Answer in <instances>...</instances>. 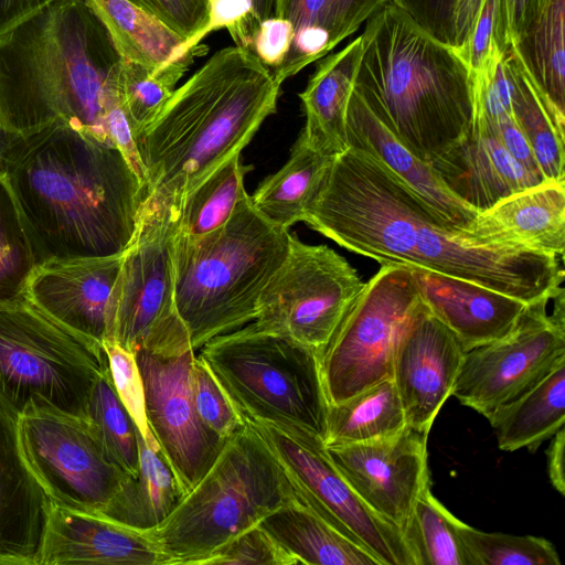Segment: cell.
<instances>
[{
    "instance_id": "20",
    "label": "cell",
    "mask_w": 565,
    "mask_h": 565,
    "mask_svg": "<svg viewBox=\"0 0 565 565\" xmlns=\"http://www.w3.org/2000/svg\"><path fill=\"white\" fill-rule=\"evenodd\" d=\"M169 565L151 531L50 500L38 565Z\"/></svg>"
},
{
    "instance_id": "23",
    "label": "cell",
    "mask_w": 565,
    "mask_h": 565,
    "mask_svg": "<svg viewBox=\"0 0 565 565\" xmlns=\"http://www.w3.org/2000/svg\"><path fill=\"white\" fill-rule=\"evenodd\" d=\"M429 164L455 196L479 213L544 182L519 163L488 128L471 127Z\"/></svg>"
},
{
    "instance_id": "11",
    "label": "cell",
    "mask_w": 565,
    "mask_h": 565,
    "mask_svg": "<svg viewBox=\"0 0 565 565\" xmlns=\"http://www.w3.org/2000/svg\"><path fill=\"white\" fill-rule=\"evenodd\" d=\"M425 307L408 266L381 265L318 351L329 405L392 379L397 340Z\"/></svg>"
},
{
    "instance_id": "32",
    "label": "cell",
    "mask_w": 565,
    "mask_h": 565,
    "mask_svg": "<svg viewBox=\"0 0 565 565\" xmlns=\"http://www.w3.org/2000/svg\"><path fill=\"white\" fill-rule=\"evenodd\" d=\"M138 472L129 477L103 516L150 531L161 524L184 495L161 450L150 448L138 431Z\"/></svg>"
},
{
    "instance_id": "37",
    "label": "cell",
    "mask_w": 565,
    "mask_h": 565,
    "mask_svg": "<svg viewBox=\"0 0 565 565\" xmlns=\"http://www.w3.org/2000/svg\"><path fill=\"white\" fill-rule=\"evenodd\" d=\"M200 45L158 71L120 60L117 67V88L135 139L159 115L172 96L180 78L185 74Z\"/></svg>"
},
{
    "instance_id": "16",
    "label": "cell",
    "mask_w": 565,
    "mask_h": 565,
    "mask_svg": "<svg viewBox=\"0 0 565 565\" xmlns=\"http://www.w3.org/2000/svg\"><path fill=\"white\" fill-rule=\"evenodd\" d=\"M148 424L183 493L192 489L216 459L226 439L200 420L192 401L195 351L160 355L138 350Z\"/></svg>"
},
{
    "instance_id": "28",
    "label": "cell",
    "mask_w": 565,
    "mask_h": 565,
    "mask_svg": "<svg viewBox=\"0 0 565 565\" xmlns=\"http://www.w3.org/2000/svg\"><path fill=\"white\" fill-rule=\"evenodd\" d=\"M487 419L501 450L534 452L565 424V358Z\"/></svg>"
},
{
    "instance_id": "31",
    "label": "cell",
    "mask_w": 565,
    "mask_h": 565,
    "mask_svg": "<svg viewBox=\"0 0 565 565\" xmlns=\"http://www.w3.org/2000/svg\"><path fill=\"white\" fill-rule=\"evenodd\" d=\"M334 159L310 148L300 134L287 162L249 195L254 207L273 224L289 230L303 220Z\"/></svg>"
},
{
    "instance_id": "17",
    "label": "cell",
    "mask_w": 565,
    "mask_h": 565,
    "mask_svg": "<svg viewBox=\"0 0 565 565\" xmlns=\"http://www.w3.org/2000/svg\"><path fill=\"white\" fill-rule=\"evenodd\" d=\"M427 437L407 426L374 441L324 446L364 503L402 532L418 495L430 484Z\"/></svg>"
},
{
    "instance_id": "42",
    "label": "cell",
    "mask_w": 565,
    "mask_h": 565,
    "mask_svg": "<svg viewBox=\"0 0 565 565\" xmlns=\"http://www.w3.org/2000/svg\"><path fill=\"white\" fill-rule=\"evenodd\" d=\"M191 393L200 420L221 438L227 439L244 426L243 418L199 355L192 365Z\"/></svg>"
},
{
    "instance_id": "22",
    "label": "cell",
    "mask_w": 565,
    "mask_h": 565,
    "mask_svg": "<svg viewBox=\"0 0 565 565\" xmlns=\"http://www.w3.org/2000/svg\"><path fill=\"white\" fill-rule=\"evenodd\" d=\"M347 137L350 147L363 149L384 163L437 218L472 233L479 212L455 196L431 166L416 157L354 89L347 110Z\"/></svg>"
},
{
    "instance_id": "25",
    "label": "cell",
    "mask_w": 565,
    "mask_h": 565,
    "mask_svg": "<svg viewBox=\"0 0 565 565\" xmlns=\"http://www.w3.org/2000/svg\"><path fill=\"white\" fill-rule=\"evenodd\" d=\"M472 234L563 259L565 181H544L502 199L478 214Z\"/></svg>"
},
{
    "instance_id": "52",
    "label": "cell",
    "mask_w": 565,
    "mask_h": 565,
    "mask_svg": "<svg viewBox=\"0 0 565 565\" xmlns=\"http://www.w3.org/2000/svg\"><path fill=\"white\" fill-rule=\"evenodd\" d=\"M61 0H0V35Z\"/></svg>"
},
{
    "instance_id": "51",
    "label": "cell",
    "mask_w": 565,
    "mask_h": 565,
    "mask_svg": "<svg viewBox=\"0 0 565 565\" xmlns=\"http://www.w3.org/2000/svg\"><path fill=\"white\" fill-rule=\"evenodd\" d=\"M489 128L519 163L533 175L544 180L532 148L514 119L513 114L503 115Z\"/></svg>"
},
{
    "instance_id": "38",
    "label": "cell",
    "mask_w": 565,
    "mask_h": 565,
    "mask_svg": "<svg viewBox=\"0 0 565 565\" xmlns=\"http://www.w3.org/2000/svg\"><path fill=\"white\" fill-rule=\"evenodd\" d=\"M87 419L108 458L135 477L139 462L138 429L116 393L109 363L93 386Z\"/></svg>"
},
{
    "instance_id": "24",
    "label": "cell",
    "mask_w": 565,
    "mask_h": 565,
    "mask_svg": "<svg viewBox=\"0 0 565 565\" xmlns=\"http://www.w3.org/2000/svg\"><path fill=\"white\" fill-rule=\"evenodd\" d=\"M408 267L428 311L454 332L466 351L505 337L527 305L468 280Z\"/></svg>"
},
{
    "instance_id": "27",
    "label": "cell",
    "mask_w": 565,
    "mask_h": 565,
    "mask_svg": "<svg viewBox=\"0 0 565 565\" xmlns=\"http://www.w3.org/2000/svg\"><path fill=\"white\" fill-rule=\"evenodd\" d=\"M260 526L297 562L311 565H381L297 498L280 505Z\"/></svg>"
},
{
    "instance_id": "3",
    "label": "cell",
    "mask_w": 565,
    "mask_h": 565,
    "mask_svg": "<svg viewBox=\"0 0 565 565\" xmlns=\"http://www.w3.org/2000/svg\"><path fill=\"white\" fill-rule=\"evenodd\" d=\"M120 60L85 0L31 15L0 35V129L26 136L60 122L113 145L106 116Z\"/></svg>"
},
{
    "instance_id": "13",
    "label": "cell",
    "mask_w": 565,
    "mask_h": 565,
    "mask_svg": "<svg viewBox=\"0 0 565 565\" xmlns=\"http://www.w3.org/2000/svg\"><path fill=\"white\" fill-rule=\"evenodd\" d=\"M364 287L356 269L334 249L291 235L285 260L260 292L254 321L319 351Z\"/></svg>"
},
{
    "instance_id": "12",
    "label": "cell",
    "mask_w": 565,
    "mask_h": 565,
    "mask_svg": "<svg viewBox=\"0 0 565 565\" xmlns=\"http://www.w3.org/2000/svg\"><path fill=\"white\" fill-rule=\"evenodd\" d=\"M274 456L296 498L372 553L381 565H414L403 533L370 509L307 431L244 419Z\"/></svg>"
},
{
    "instance_id": "55",
    "label": "cell",
    "mask_w": 565,
    "mask_h": 565,
    "mask_svg": "<svg viewBox=\"0 0 565 565\" xmlns=\"http://www.w3.org/2000/svg\"><path fill=\"white\" fill-rule=\"evenodd\" d=\"M278 0H253V14L257 23L274 18Z\"/></svg>"
},
{
    "instance_id": "46",
    "label": "cell",
    "mask_w": 565,
    "mask_h": 565,
    "mask_svg": "<svg viewBox=\"0 0 565 565\" xmlns=\"http://www.w3.org/2000/svg\"><path fill=\"white\" fill-rule=\"evenodd\" d=\"M498 0H484L466 43L455 49L470 74L480 73L491 61L503 54L494 39Z\"/></svg>"
},
{
    "instance_id": "14",
    "label": "cell",
    "mask_w": 565,
    "mask_h": 565,
    "mask_svg": "<svg viewBox=\"0 0 565 565\" xmlns=\"http://www.w3.org/2000/svg\"><path fill=\"white\" fill-rule=\"evenodd\" d=\"M561 286L527 303L503 338L465 352L452 396L488 418L565 358V300Z\"/></svg>"
},
{
    "instance_id": "21",
    "label": "cell",
    "mask_w": 565,
    "mask_h": 565,
    "mask_svg": "<svg viewBox=\"0 0 565 565\" xmlns=\"http://www.w3.org/2000/svg\"><path fill=\"white\" fill-rule=\"evenodd\" d=\"M18 419L0 394V565H38L50 499L22 455Z\"/></svg>"
},
{
    "instance_id": "2",
    "label": "cell",
    "mask_w": 565,
    "mask_h": 565,
    "mask_svg": "<svg viewBox=\"0 0 565 565\" xmlns=\"http://www.w3.org/2000/svg\"><path fill=\"white\" fill-rule=\"evenodd\" d=\"M4 175L38 263L119 255L145 188L115 146L64 124L11 136Z\"/></svg>"
},
{
    "instance_id": "30",
    "label": "cell",
    "mask_w": 565,
    "mask_h": 565,
    "mask_svg": "<svg viewBox=\"0 0 565 565\" xmlns=\"http://www.w3.org/2000/svg\"><path fill=\"white\" fill-rule=\"evenodd\" d=\"M85 1L104 24L121 60L153 72L182 57L185 40L131 1Z\"/></svg>"
},
{
    "instance_id": "26",
    "label": "cell",
    "mask_w": 565,
    "mask_h": 565,
    "mask_svg": "<svg viewBox=\"0 0 565 565\" xmlns=\"http://www.w3.org/2000/svg\"><path fill=\"white\" fill-rule=\"evenodd\" d=\"M362 55L361 35L318 63L307 86L299 94L306 115L300 132L317 152L338 157L350 146L347 110Z\"/></svg>"
},
{
    "instance_id": "56",
    "label": "cell",
    "mask_w": 565,
    "mask_h": 565,
    "mask_svg": "<svg viewBox=\"0 0 565 565\" xmlns=\"http://www.w3.org/2000/svg\"><path fill=\"white\" fill-rule=\"evenodd\" d=\"M210 1H211V0H209V2H210Z\"/></svg>"
},
{
    "instance_id": "40",
    "label": "cell",
    "mask_w": 565,
    "mask_h": 565,
    "mask_svg": "<svg viewBox=\"0 0 565 565\" xmlns=\"http://www.w3.org/2000/svg\"><path fill=\"white\" fill-rule=\"evenodd\" d=\"M36 264L7 180L0 174V306L25 295L29 276Z\"/></svg>"
},
{
    "instance_id": "19",
    "label": "cell",
    "mask_w": 565,
    "mask_h": 565,
    "mask_svg": "<svg viewBox=\"0 0 565 565\" xmlns=\"http://www.w3.org/2000/svg\"><path fill=\"white\" fill-rule=\"evenodd\" d=\"M122 254L38 263L25 295L54 321L93 343L109 339V301Z\"/></svg>"
},
{
    "instance_id": "1",
    "label": "cell",
    "mask_w": 565,
    "mask_h": 565,
    "mask_svg": "<svg viewBox=\"0 0 565 565\" xmlns=\"http://www.w3.org/2000/svg\"><path fill=\"white\" fill-rule=\"evenodd\" d=\"M302 222L381 265L433 270L525 303L564 281L561 258L483 241L449 226L384 163L356 147L335 157Z\"/></svg>"
},
{
    "instance_id": "6",
    "label": "cell",
    "mask_w": 565,
    "mask_h": 565,
    "mask_svg": "<svg viewBox=\"0 0 565 565\" xmlns=\"http://www.w3.org/2000/svg\"><path fill=\"white\" fill-rule=\"evenodd\" d=\"M291 234L247 194L221 227L172 239L174 305L194 351L257 317L260 292L285 260Z\"/></svg>"
},
{
    "instance_id": "5",
    "label": "cell",
    "mask_w": 565,
    "mask_h": 565,
    "mask_svg": "<svg viewBox=\"0 0 565 565\" xmlns=\"http://www.w3.org/2000/svg\"><path fill=\"white\" fill-rule=\"evenodd\" d=\"M361 39L353 89L416 157L429 163L469 132L471 77L454 46L393 1L366 21Z\"/></svg>"
},
{
    "instance_id": "15",
    "label": "cell",
    "mask_w": 565,
    "mask_h": 565,
    "mask_svg": "<svg viewBox=\"0 0 565 565\" xmlns=\"http://www.w3.org/2000/svg\"><path fill=\"white\" fill-rule=\"evenodd\" d=\"M22 455L49 499L103 516L130 477L114 463L86 419L50 409L19 415Z\"/></svg>"
},
{
    "instance_id": "10",
    "label": "cell",
    "mask_w": 565,
    "mask_h": 565,
    "mask_svg": "<svg viewBox=\"0 0 565 565\" xmlns=\"http://www.w3.org/2000/svg\"><path fill=\"white\" fill-rule=\"evenodd\" d=\"M177 211L145 198L109 301V339L136 353L175 355L193 350L174 305L172 239ZM107 341V340H106Z\"/></svg>"
},
{
    "instance_id": "9",
    "label": "cell",
    "mask_w": 565,
    "mask_h": 565,
    "mask_svg": "<svg viewBox=\"0 0 565 565\" xmlns=\"http://www.w3.org/2000/svg\"><path fill=\"white\" fill-rule=\"evenodd\" d=\"M107 365L103 345L64 328L26 295L0 306V394L19 415L34 407L88 420L93 386Z\"/></svg>"
},
{
    "instance_id": "53",
    "label": "cell",
    "mask_w": 565,
    "mask_h": 565,
    "mask_svg": "<svg viewBox=\"0 0 565 565\" xmlns=\"http://www.w3.org/2000/svg\"><path fill=\"white\" fill-rule=\"evenodd\" d=\"M484 0H457L454 10V47H461L472 29Z\"/></svg>"
},
{
    "instance_id": "43",
    "label": "cell",
    "mask_w": 565,
    "mask_h": 565,
    "mask_svg": "<svg viewBox=\"0 0 565 565\" xmlns=\"http://www.w3.org/2000/svg\"><path fill=\"white\" fill-rule=\"evenodd\" d=\"M103 347L119 399L129 413L146 444L154 450H161L148 424L143 381L135 353L114 340L105 341Z\"/></svg>"
},
{
    "instance_id": "47",
    "label": "cell",
    "mask_w": 565,
    "mask_h": 565,
    "mask_svg": "<svg viewBox=\"0 0 565 565\" xmlns=\"http://www.w3.org/2000/svg\"><path fill=\"white\" fill-rule=\"evenodd\" d=\"M550 0H498L494 39L505 53L536 22Z\"/></svg>"
},
{
    "instance_id": "49",
    "label": "cell",
    "mask_w": 565,
    "mask_h": 565,
    "mask_svg": "<svg viewBox=\"0 0 565 565\" xmlns=\"http://www.w3.org/2000/svg\"><path fill=\"white\" fill-rule=\"evenodd\" d=\"M294 39V28L284 18L260 21L254 38L252 52L267 67L277 68L286 60Z\"/></svg>"
},
{
    "instance_id": "7",
    "label": "cell",
    "mask_w": 565,
    "mask_h": 565,
    "mask_svg": "<svg viewBox=\"0 0 565 565\" xmlns=\"http://www.w3.org/2000/svg\"><path fill=\"white\" fill-rule=\"evenodd\" d=\"M244 423L170 515L150 530L169 565H196L217 546L296 499L274 456Z\"/></svg>"
},
{
    "instance_id": "48",
    "label": "cell",
    "mask_w": 565,
    "mask_h": 565,
    "mask_svg": "<svg viewBox=\"0 0 565 565\" xmlns=\"http://www.w3.org/2000/svg\"><path fill=\"white\" fill-rule=\"evenodd\" d=\"M420 28L454 46V10L457 0H391Z\"/></svg>"
},
{
    "instance_id": "36",
    "label": "cell",
    "mask_w": 565,
    "mask_h": 565,
    "mask_svg": "<svg viewBox=\"0 0 565 565\" xmlns=\"http://www.w3.org/2000/svg\"><path fill=\"white\" fill-rule=\"evenodd\" d=\"M459 523L433 495L428 484L402 531L414 565H472L458 531Z\"/></svg>"
},
{
    "instance_id": "34",
    "label": "cell",
    "mask_w": 565,
    "mask_h": 565,
    "mask_svg": "<svg viewBox=\"0 0 565 565\" xmlns=\"http://www.w3.org/2000/svg\"><path fill=\"white\" fill-rule=\"evenodd\" d=\"M565 0H550L536 22L511 46L536 87L565 113Z\"/></svg>"
},
{
    "instance_id": "54",
    "label": "cell",
    "mask_w": 565,
    "mask_h": 565,
    "mask_svg": "<svg viewBox=\"0 0 565 565\" xmlns=\"http://www.w3.org/2000/svg\"><path fill=\"white\" fill-rule=\"evenodd\" d=\"M551 438L552 441L546 451L548 478L554 489L564 495L565 427L562 426Z\"/></svg>"
},
{
    "instance_id": "18",
    "label": "cell",
    "mask_w": 565,
    "mask_h": 565,
    "mask_svg": "<svg viewBox=\"0 0 565 565\" xmlns=\"http://www.w3.org/2000/svg\"><path fill=\"white\" fill-rule=\"evenodd\" d=\"M465 352L454 332L427 307L406 326L394 349L392 380L408 427L429 434L452 395Z\"/></svg>"
},
{
    "instance_id": "35",
    "label": "cell",
    "mask_w": 565,
    "mask_h": 565,
    "mask_svg": "<svg viewBox=\"0 0 565 565\" xmlns=\"http://www.w3.org/2000/svg\"><path fill=\"white\" fill-rule=\"evenodd\" d=\"M252 167L241 162V153L233 156L178 204L177 232L200 236L224 225L238 203L248 194L244 177Z\"/></svg>"
},
{
    "instance_id": "39",
    "label": "cell",
    "mask_w": 565,
    "mask_h": 565,
    "mask_svg": "<svg viewBox=\"0 0 565 565\" xmlns=\"http://www.w3.org/2000/svg\"><path fill=\"white\" fill-rule=\"evenodd\" d=\"M332 0H278L274 18L290 21L294 39L284 63L277 68L286 81L333 49Z\"/></svg>"
},
{
    "instance_id": "41",
    "label": "cell",
    "mask_w": 565,
    "mask_h": 565,
    "mask_svg": "<svg viewBox=\"0 0 565 565\" xmlns=\"http://www.w3.org/2000/svg\"><path fill=\"white\" fill-rule=\"evenodd\" d=\"M458 531L472 565H561L555 546L544 537L484 532L462 521Z\"/></svg>"
},
{
    "instance_id": "50",
    "label": "cell",
    "mask_w": 565,
    "mask_h": 565,
    "mask_svg": "<svg viewBox=\"0 0 565 565\" xmlns=\"http://www.w3.org/2000/svg\"><path fill=\"white\" fill-rule=\"evenodd\" d=\"M391 0H332V41L334 47L355 33L383 4Z\"/></svg>"
},
{
    "instance_id": "45",
    "label": "cell",
    "mask_w": 565,
    "mask_h": 565,
    "mask_svg": "<svg viewBox=\"0 0 565 565\" xmlns=\"http://www.w3.org/2000/svg\"><path fill=\"white\" fill-rule=\"evenodd\" d=\"M190 43L206 25L209 0H129Z\"/></svg>"
},
{
    "instance_id": "8",
    "label": "cell",
    "mask_w": 565,
    "mask_h": 565,
    "mask_svg": "<svg viewBox=\"0 0 565 565\" xmlns=\"http://www.w3.org/2000/svg\"><path fill=\"white\" fill-rule=\"evenodd\" d=\"M199 351L243 420L300 429L324 441L329 402L317 350L252 321Z\"/></svg>"
},
{
    "instance_id": "29",
    "label": "cell",
    "mask_w": 565,
    "mask_h": 565,
    "mask_svg": "<svg viewBox=\"0 0 565 565\" xmlns=\"http://www.w3.org/2000/svg\"><path fill=\"white\" fill-rule=\"evenodd\" d=\"M514 119L526 137L545 181H565V113L534 84L512 49L504 53Z\"/></svg>"
},
{
    "instance_id": "44",
    "label": "cell",
    "mask_w": 565,
    "mask_h": 565,
    "mask_svg": "<svg viewBox=\"0 0 565 565\" xmlns=\"http://www.w3.org/2000/svg\"><path fill=\"white\" fill-rule=\"evenodd\" d=\"M296 565L297 562L256 524L224 542L196 565Z\"/></svg>"
},
{
    "instance_id": "4",
    "label": "cell",
    "mask_w": 565,
    "mask_h": 565,
    "mask_svg": "<svg viewBox=\"0 0 565 565\" xmlns=\"http://www.w3.org/2000/svg\"><path fill=\"white\" fill-rule=\"evenodd\" d=\"M281 84L249 50L215 52L136 137L145 198L178 204L253 139L277 110Z\"/></svg>"
},
{
    "instance_id": "33",
    "label": "cell",
    "mask_w": 565,
    "mask_h": 565,
    "mask_svg": "<svg viewBox=\"0 0 565 565\" xmlns=\"http://www.w3.org/2000/svg\"><path fill=\"white\" fill-rule=\"evenodd\" d=\"M406 427L395 384L392 379H385L345 401L329 405L324 445L374 441Z\"/></svg>"
}]
</instances>
